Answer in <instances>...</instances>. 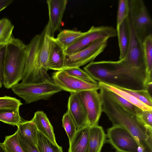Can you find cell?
<instances>
[{
  "instance_id": "6da1fadb",
  "label": "cell",
  "mask_w": 152,
  "mask_h": 152,
  "mask_svg": "<svg viewBox=\"0 0 152 152\" xmlns=\"http://www.w3.org/2000/svg\"><path fill=\"white\" fill-rule=\"evenodd\" d=\"M99 94L102 101V111L112 124L125 128L133 137L144 152H152V129L146 127L137 116L123 108L103 87Z\"/></svg>"
},
{
  "instance_id": "7a4b0ae2",
  "label": "cell",
  "mask_w": 152,
  "mask_h": 152,
  "mask_svg": "<svg viewBox=\"0 0 152 152\" xmlns=\"http://www.w3.org/2000/svg\"><path fill=\"white\" fill-rule=\"evenodd\" d=\"M83 69L98 83L128 89L146 90L144 81L125 67L120 60L92 61Z\"/></svg>"
},
{
  "instance_id": "3957f363",
  "label": "cell",
  "mask_w": 152,
  "mask_h": 152,
  "mask_svg": "<svg viewBox=\"0 0 152 152\" xmlns=\"http://www.w3.org/2000/svg\"><path fill=\"white\" fill-rule=\"evenodd\" d=\"M26 48V45L21 40L14 37L5 46L3 71V84L5 88H11L21 80Z\"/></svg>"
},
{
  "instance_id": "277c9868",
  "label": "cell",
  "mask_w": 152,
  "mask_h": 152,
  "mask_svg": "<svg viewBox=\"0 0 152 152\" xmlns=\"http://www.w3.org/2000/svg\"><path fill=\"white\" fill-rule=\"evenodd\" d=\"M129 39L126 54L120 60L123 65L143 80L146 85L147 74L142 43L136 37L129 18Z\"/></svg>"
},
{
  "instance_id": "5b68a950",
  "label": "cell",
  "mask_w": 152,
  "mask_h": 152,
  "mask_svg": "<svg viewBox=\"0 0 152 152\" xmlns=\"http://www.w3.org/2000/svg\"><path fill=\"white\" fill-rule=\"evenodd\" d=\"M11 89L27 104L48 99L55 94L63 91L52 80L39 83H18Z\"/></svg>"
},
{
  "instance_id": "8992f818",
  "label": "cell",
  "mask_w": 152,
  "mask_h": 152,
  "mask_svg": "<svg viewBox=\"0 0 152 152\" xmlns=\"http://www.w3.org/2000/svg\"><path fill=\"white\" fill-rule=\"evenodd\" d=\"M129 18L134 33L142 43L145 38L152 34V20L142 0H129Z\"/></svg>"
},
{
  "instance_id": "52a82bcc",
  "label": "cell",
  "mask_w": 152,
  "mask_h": 152,
  "mask_svg": "<svg viewBox=\"0 0 152 152\" xmlns=\"http://www.w3.org/2000/svg\"><path fill=\"white\" fill-rule=\"evenodd\" d=\"M42 35V32L35 35L26 45V59L22 82L39 83L49 81L42 74L37 66L38 50Z\"/></svg>"
},
{
  "instance_id": "ba28073f",
  "label": "cell",
  "mask_w": 152,
  "mask_h": 152,
  "mask_svg": "<svg viewBox=\"0 0 152 152\" xmlns=\"http://www.w3.org/2000/svg\"><path fill=\"white\" fill-rule=\"evenodd\" d=\"M108 39L106 38L97 39L86 48L75 53L66 55L64 69L80 67L93 61L106 48Z\"/></svg>"
},
{
  "instance_id": "9c48e42d",
  "label": "cell",
  "mask_w": 152,
  "mask_h": 152,
  "mask_svg": "<svg viewBox=\"0 0 152 152\" xmlns=\"http://www.w3.org/2000/svg\"><path fill=\"white\" fill-rule=\"evenodd\" d=\"M117 35L116 29L109 26H92L85 34L65 49L66 55L81 50L100 39L114 37Z\"/></svg>"
},
{
  "instance_id": "30bf717a",
  "label": "cell",
  "mask_w": 152,
  "mask_h": 152,
  "mask_svg": "<svg viewBox=\"0 0 152 152\" xmlns=\"http://www.w3.org/2000/svg\"><path fill=\"white\" fill-rule=\"evenodd\" d=\"M109 142L120 152H137L139 146L132 134L124 127L113 126L107 130Z\"/></svg>"
},
{
  "instance_id": "8fae6325",
  "label": "cell",
  "mask_w": 152,
  "mask_h": 152,
  "mask_svg": "<svg viewBox=\"0 0 152 152\" xmlns=\"http://www.w3.org/2000/svg\"><path fill=\"white\" fill-rule=\"evenodd\" d=\"M52 79L54 83L63 91L70 93H78L85 91L100 89L98 83L95 84L87 82L69 75L63 70L53 73Z\"/></svg>"
},
{
  "instance_id": "7c38bea8",
  "label": "cell",
  "mask_w": 152,
  "mask_h": 152,
  "mask_svg": "<svg viewBox=\"0 0 152 152\" xmlns=\"http://www.w3.org/2000/svg\"><path fill=\"white\" fill-rule=\"evenodd\" d=\"M86 110L87 126L91 127L98 125L102 111V101L97 90H92L78 93Z\"/></svg>"
},
{
  "instance_id": "4fadbf2b",
  "label": "cell",
  "mask_w": 152,
  "mask_h": 152,
  "mask_svg": "<svg viewBox=\"0 0 152 152\" xmlns=\"http://www.w3.org/2000/svg\"><path fill=\"white\" fill-rule=\"evenodd\" d=\"M67 0H47L49 20L46 26L50 35L54 37L55 33L61 27Z\"/></svg>"
},
{
  "instance_id": "5bb4252c",
  "label": "cell",
  "mask_w": 152,
  "mask_h": 152,
  "mask_svg": "<svg viewBox=\"0 0 152 152\" xmlns=\"http://www.w3.org/2000/svg\"><path fill=\"white\" fill-rule=\"evenodd\" d=\"M70 94L67 112L74 120L78 130L87 126V113L78 93L72 92Z\"/></svg>"
},
{
  "instance_id": "9a60e30c",
  "label": "cell",
  "mask_w": 152,
  "mask_h": 152,
  "mask_svg": "<svg viewBox=\"0 0 152 152\" xmlns=\"http://www.w3.org/2000/svg\"><path fill=\"white\" fill-rule=\"evenodd\" d=\"M66 56L65 48L58 42L56 38L50 36L48 69L62 70L64 68Z\"/></svg>"
},
{
  "instance_id": "2e32d148",
  "label": "cell",
  "mask_w": 152,
  "mask_h": 152,
  "mask_svg": "<svg viewBox=\"0 0 152 152\" xmlns=\"http://www.w3.org/2000/svg\"><path fill=\"white\" fill-rule=\"evenodd\" d=\"M42 37L40 44L37 58V66L39 69L48 80H52L48 73L47 68L49 52L50 35L45 27L42 32Z\"/></svg>"
},
{
  "instance_id": "e0dca14e",
  "label": "cell",
  "mask_w": 152,
  "mask_h": 152,
  "mask_svg": "<svg viewBox=\"0 0 152 152\" xmlns=\"http://www.w3.org/2000/svg\"><path fill=\"white\" fill-rule=\"evenodd\" d=\"M90 128L86 126L77 130L69 143L68 152H89Z\"/></svg>"
},
{
  "instance_id": "ac0fdd59",
  "label": "cell",
  "mask_w": 152,
  "mask_h": 152,
  "mask_svg": "<svg viewBox=\"0 0 152 152\" xmlns=\"http://www.w3.org/2000/svg\"><path fill=\"white\" fill-rule=\"evenodd\" d=\"M31 121L35 124L38 132L41 133L53 143H56L53 127L46 114L43 111H37Z\"/></svg>"
},
{
  "instance_id": "d6986e66",
  "label": "cell",
  "mask_w": 152,
  "mask_h": 152,
  "mask_svg": "<svg viewBox=\"0 0 152 152\" xmlns=\"http://www.w3.org/2000/svg\"><path fill=\"white\" fill-rule=\"evenodd\" d=\"M106 138V135L102 126L98 125L90 127L89 152H100Z\"/></svg>"
},
{
  "instance_id": "ffe728a7",
  "label": "cell",
  "mask_w": 152,
  "mask_h": 152,
  "mask_svg": "<svg viewBox=\"0 0 152 152\" xmlns=\"http://www.w3.org/2000/svg\"><path fill=\"white\" fill-rule=\"evenodd\" d=\"M120 50L119 60L125 57L129 46V17L116 29Z\"/></svg>"
},
{
  "instance_id": "44dd1931",
  "label": "cell",
  "mask_w": 152,
  "mask_h": 152,
  "mask_svg": "<svg viewBox=\"0 0 152 152\" xmlns=\"http://www.w3.org/2000/svg\"><path fill=\"white\" fill-rule=\"evenodd\" d=\"M147 74L146 86L152 83V34L147 36L142 43Z\"/></svg>"
},
{
  "instance_id": "7402d4cb",
  "label": "cell",
  "mask_w": 152,
  "mask_h": 152,
  "mask_svg": "<svg viewBox=\"0 0 152 152\" xmlns=\"http://www.w3.org/2000/svg\"><path fill=\"white\" fill-rule=\"evenodd\" d=\"M98 83L99 85L116 94L142 110H152V107L146 105L127 92L109 84L100 82Z\"/></svg>"
},
{
  "instance_id": "603a6c76",
  "label": "cell",
  "mask_w": 152,
  "mask_h": 152,
  "mask_svg": "<svg viewBox=\"0 0 152 152\" xmlns=\"http://www.w3.org/2000/svg\"><path fill=\"white\" fill-rule=\"evenodd\" d=\"M86 32L64 29L57 35L56 39L65 49L83 35Z\"/></svg>"
},
{
  "instance_id": "cb8c5ba5",
  "label": "cell",
  "mask_w": 152,
  "mask_h": 152,
  "mask_svg": "<svg viewBox=\"0 0 152 152\" xmlns=\"http://www.w3.org/2000/svg\"><path fill=\"white\" fill-rule=\"evenodd\" d=\"M17 126L20 133L37 146L38 131L35 124L30 120L21 122Z\"/></svg>"
},
{
  "instance_id": "d4e9b609",
  "label": "cell",
  "mask_w": 152,
  "mask_h": 152,
  "mask_svg": "<svg viewBox=\"0 0 152 152\" xmlns=\"http://www.w3.org/2000/svg\"><path fill=\"white\" fill-rule=\"evenodd\" d=\"M14 27L8 18L0 19V46H6L12 41L14 37L12 35Z\"/></svg>"
},
{
  "instance_id": "484cf974",
  "label": "cell",
  "mask_w": 152,
  "mask_h": 152,
  "mask_svg": "<svg viewBox=\"0 0 152 152\" xmlns=\"http://www.w3.org/2000/svg\"><path fill=\"white\" fill-rule=\"evenodd\" d=\"M19 108L0 109V121L13 126H18L21 122Z\"/></svg>"
},
{
  "instance_id": "4316f807",
  "label": "cell",
  "mask_w": 152,
  "mask_h": 152,
  "mask_svg": "<svg viewBox=\"0 0 152 152\" xmlns=\"http://www.w3.org/2000/svg\"><path fill=\"white\" fill-rule=\"evenodd\" d=\"M37 147L39 152H63L61 146L53 143L38 131Z\"/></svg>"
},
{
  "instance_id": "83f0119b",
  "label": "cell",
  "mask_w": 152,
  "mask_h": 152,
  "mask_svg": "<svg viewBox=\"0 0 152 152\" xmlns=\"http://www.w3.org/2000/svg\"><path fill=\"white\" fill-rule=\"evenodd\" d=\"M109 91L114 99L125 110L136 116L141 113L142 111V109L116 94L110 91Z\"/></svg>"
},
{
  "instance_id": "f1b7e54d",
  "label": "cell",
  "mask_w": 152,
  "mask_h": 152,
  "mask_svg": "<svg viewBox=\"0 0 152 152\" xmlns=\"http://www.w3.org/2000/svg\"><path fill=\"white\" fill-rule=\"evenodd\" d=\"M3 143L7 152H24L19 143L17 130L13 134L5 137Z\"/></svg>"
},
{
  "instance_id": "f546056e",
  "label": "cell",
  "mask_w": 152,
  "mask_h": 152,
  "mask_svg": "<svg viewBox=\"0 0 152 152\" xmlns=\"http://www.w3.org/2000/svg\"><path fill=\"white\" fill-rule=\"evenodd\" d=\"M62 121V126L66 132L70 143L77 131L76 125L72 118L67 111L64 114Z\"/></svg>"
},
{
  "instance_id": "4dcf8cb0",
  "label": "cell",
  "mask_w": 152,
  "mask_h": 152,
  "mask_svg": "<svg viewBox=\"0 0 152 152\" xmlns=\"http://www.w3.org/2000/svg\"><path fill=\"white\" fill-rule=\"evenodd\" d=\"M130 8L129 0H119L118 1L117 15L116 28L129 16Z\"/></svg>"
},
{
  "instance_id": "1f68e13d",
  "label": "cell",
  "mask_w": 152,
  "mask_h": 152,
  "mask_svg": "<svg viewBox=\"0 0 152 152\" xmlns=\"http://www.w3.org/2000/svg\"><path fill=\"white\" fill-rule=\"evenodd\" d=\"M115 87L129 93L145 104L152 107L151 95L147 90H132Z\"/></svg>"
},
{
  "instance_id": "d6a6232c",
  "label": "cell",
  "mask_w": 152,
  "mask_h": 152,
  "mask_svg": "<svg viewBox=\"0 0 152 152\" xmlns=\"http://www.w3.org/2000/svg\"><path fill=\"white\" fill-rule=\"evenodd\" d=\"M64 71L68 74L87 82L98 84L97 81L94 79L87 72L80 67L66 68Z\"/></svg>"
},
{
  "instance_id": "836d02e7",
  "label": "cell",
  "mask_w": 152,
  "mask_h": 152,
  "mask_svg": "<svg viewBox=\"0 0 152 152\" xmlns=\"http://www.w3.org/2000/svg\"><path fill=\"white\" fill-rule=\"evenodd\" d=\"M22 104L20 100L15 98L6 96L0 97V109L19 108Z\"/></svg>"
},
{
  "instance_id": "e575fe53",
  "label": "cell",
  "mask_w": 152,
  "mask_h": 152,
  "mask_svg": "<svg viewBox=\"0 0 152 152\" xmlns=\"http://www.w3.org/2000/svg\"><path fill=\"white\" fill-rule=\"evenodd\" d=\"M17 131L19 143L24 152H39L37 146L22 135L18 130Z\"/></svg>"
},
{
  "instance_id": "d590c367",
  "label": "cell",
  "mask_w": 152,
  "mask_h": 152,
  "mask_svg": "<svg viewBox=\"0 0 152 152\" xmlns=\"http://www.w3.org/2000/svg\"><path fill=\"white\" fill-rule=\"evenodd\" d=\"M137 116L146 127L152 129V110H142Z\"/></svg>"
},
{
  "instance_id": "8d00e7d4",
  "label": "cell",
  "mask_w": 152,
  "mask_h": 152,
  "mask_svg": "<svg viewBox=\"0 0 152 152\" xmlns=\"http://www.w3.org/2000/svg\"><path fill=\"white\" fill-rule=\"evenodd\" d=\"M5 46H0V81L3 83V71Z\"/></svg>"
},
{
  "instance_id": "74e56055",
  "label": "cell",
  "mask_w": 152,
  "mask_h": 152,
  "mask_svg": "<svg viewBox=\"0 0 152 152\" xmlns=\"http://www.w3.org/2000/svg\"><path fill=\"white\" fill-rule=\"evenodd\" d=\"M13 0H0V12L10 4Z\"/></svg>"
},
{
  "instance_id": "f35d334b",
  "label": "cell",
  "mask_w": 152,
  "mask_h": 152,
  "mask_svg": "<svg viewBox=\"0 0 152 152\" xmlns=\"http://www.w3.org/2000/svg\"><path fill=\"white\" fill-rule=\"evenodd\" d=\"M0 152H7L3 143L0 142Z\"/></svg>"
},
{
  "instance_id": "ab89813d",
  "label": "cell",
  "mask_w": 152,
  "mask_h": 152,
  "mask_svg": "<svg viewBox=\"0 0 152 152\" xmlns=\"http://www.w3.org/2000/svg\"><path fill=\"white\" fill-rule=\"evenodd\" d=\"M137 152H144L143 148L140 146H138L137 148Z\"/></svg>"
},
{
  "instance_id": "60d3db41",
  "label": "cell",
  "mask_w": 152,
  "mask_h": 152,
  "mask_svg": "<svg viewBox=\"0 0 152 152\" xmlns=\"http://www.w3.org/2000/svg\"><path fill=\"white\" fill-rule=\"evenodd\" d=\"M2 83L0 81V88H1L2 87Z\"/></svg>"
},
{
  "instance_id": "b9f144b4",
  "label": "cell",
  "mask_w": 152,
  "mask_h": 152,
  "mask_svg": "<svg viewBox=\"0 0 152 152\" xmlns=\"http://www.w3.org/2000/svg\"><path fill=\"white\" fill-rule=\"evenodd\" d=\"M115 152H118V151H117Z\"/></svg>"
}]
</instances>
